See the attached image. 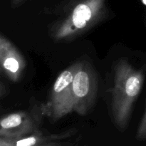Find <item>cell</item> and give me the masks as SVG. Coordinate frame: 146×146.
<instances>
[{
    "instance_id": "cell-1",
    "label": "cell",
    "mask_w": 146,
    "mask_h": 146,
    "mask_svg": "<svg viewBox=\"0 0 146 146\" xmlns=\"http://www.w3.org/2000/svg\"><path fill=\"white\" fill-rule=\"evenodd\" d=\"M144 74L125 58H121L114 67L113 86L111 89V108L114 123L119 131L128 125L133 108L143 86Z\"/></svg>"
},
{
    "instance_id": "cell-2",
    "label": "cell",
    "mask_w": 146,
    "mask_h": 146,
    "mask_svg": "<svg viewBox=\"0 0 146 146\" xmlns=\"http://www.w3.org/2000/svg\"><path fill=\"white\" fill-rule=\"evenodd\" d=\"M106 14V0H81L50 31L56 41H70L101 21Z\"/></svg>"
},
{
    "instance_id": "cell-3",
    "label": "cell",
    "mask_w": 146,
    "mask_h": 146,
    "mask_svg": "<svg viewBox=\"0 0 146 146\" xmlns=\"http://www.w3.org/2000/svg\"><path fill=\"white\" fill-rule=\"evenodd\" d=\"M78 62L62 71L55 80L46 104L41 106L44 115L56 121L74 111L72 83Z\"/></svg>"
},
{
    "instance_id": "cell-4",
    "label": "cell",
    "mask_w": 146,
    "mask_h": 146,
    "mask_svg": "<svg viewBox=\"0 0 146 146\" xmlns=\"http://www.w3.org/2000/svg\"><path fill=\"white\" fill-rule=\"evenodd\" d=\"M98 92V78L95 70L87 61H78L72 83L74 111L85 115L95 103Z\"/></svg>"
},
{
    "instance_id": "cell-5",
    "label": "cell",
    "mask_w": 146,
    "mask_h": 146,
    "mask_svg": "<svg viewBox=\"0 0 146 146\" xmlns=\"http://www.w3.org/2000/svg\"><path fill=\"white\" fill-rule=\"evenodd\" d=\"M44 115L42 108L13 113L3 117L0 122V137L19 138L38 131Z\"/></svg>"
},
{
    "instance_id": "cell-6",
    "label": "cell",
    "mask_w": 146,
    "mask_h": 146,
    "mask_svg": "<svg viewBox=\"0 0 146 146\" xmlns=\"http://www.w3.org/2000/svg\"><path fill=\"white\" fill-rule=\"evenodd\" d=\"M0 64L1 71L14 82L21 79L27 65L22 54L2 34L0 36Z\"/></svg>"
},
{
    "instance_id": "cell-7",
    "label": "cell",
    "mask_w": 146,
    "mask_h": 146,
    "mask_svg": "<svg viewBox=\"0 0 146 146\" xmlns=\"http://www.w3.org/2000/svg\"><path fill=\"white\" fill-rule=\"evenodd\" d=\"M77 132L76 128H71L58 133L45 134L39 130L36 132L19 138H7L0 137V146H32L40 144L56 142L70 138Z\"/></svg>"
},
{
    "instance_id": "cell-8",
    "label": "cell",
    "mask_w": 146,
    "mask_h": 146,
    "mask_svg": "<svg viewBox=\"0 0 146 146\" xmlns=\"http://www.w3.org/2000/svg\"><path fill=\"white\" fill-rule=\"evenodd\" d=\"M136 139L140 141L146 140V106L144 115L142 117V119L140 122L139 126L137 130Z\"/></svg>"
},
{
    "instance_id": "cell-9",
    "label": "cell",
    "mask_w": 146,
    "mask_h": 146,
    "mask_svg": "<svg viewBox=\"0 0 146 146\" xmlns=\"http://www.w3.org/2000/svg\"><path fill=\"white\" fill-rule=\"evenodd\" d=\"M32 146H66L64 144L58 142H51L48 143H44V144H40V145H32Z\"/></svg>"
},
{
    "instance_id": "cell-10",
    "label": "cell",
    "mask_w": 146,
    "mask_h": 146,
    "mask_svg": "<svg viewBox=\"0 0 146 146\" xmlns=\"http://www.w3.org/2000/svg\"><path fill=\"white\" fill-rule=\"evenodd\" d=\"M24 1H25V0H12L11 4H12V5L14 6V7H17V6L20 5V4H21V3L24 2Z\"/></svg>"
},
{
    "instance_id": "cell-11",
    "label": "cell",
    "mask_w": 146,
    "mask_h": 146,
    "mask_svg": "<svg viewBox=\"0 0 146 146\" xmlns=\"http://www.w3.org/2000/svg\"><path fill=\"white\" fill-rule=\"evenodd\" d=\"M143 3L145 4H146V0H143Z\"/></svg>"
}]
</instances>
